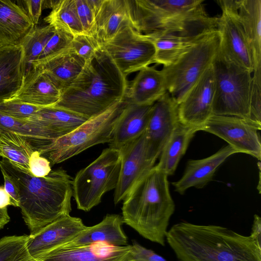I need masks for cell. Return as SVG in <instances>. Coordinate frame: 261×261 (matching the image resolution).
Segmentation results:
<instances>
[{"instance_id": "1", "label": "cell", "mask_w": 261, "mask_h": 261, "mask_svg": "<svg viewBox=\"0 0 261 261\" xmlns=\"http://www.w3.org/2000/svg\"><path fill=\"white\" fill-rule=\"evenodd\" d=\"M166 241L178 261H261V244L221 226L180 222Z\"/></svg>"}, {"instance_id": "2", "label": "cell", "mask_w": 261, "mask_h": 261, "mask_svg": "<svg viewBox=\"0 0 261 261\" xmlns=\"http://www.w3.org/2000/svg\"><path fill=\"white\" fill-rule=\"evenodd\" d=\"M3 169L13 179L19 192V207L31 233L71 211L72 177L63 169L51 171L37 177L6 159L0 161Z\"/></svg>"}, {"instance_id": "3", "label": "cell", "mask_w": 261, "mask_h": 261, "mask_svg": "<svg viewBox=\"0 0 261 261\" xmlns=\"http://www.w3.org/2000/svg\"><path fill=\"white\" fill-rule=\"evenodd\" d=\"M128 82L101 49L86 63L55 107L89 119L124 98Z\"/></svg>"}, {"instance_id": "4", "label": "cell", "mask_w": 261, "mask_h": 261, "mask_svg": "<svg viewBox=\"0 0 261 261\" xmlns=\"http://www.w3.org/2000/svg\"><path fill=\"white\" fill-rule=\"evenodd\" d=\"M123 201V223L146 239L165 246L169 220L175 211L167 175L155 165Z\"/></svg>"}, {"instance_id": "5", "label": "cell", "mask_w": 261, "mask_h": 261, "mask_svg": "<svg viewBox=\"0 0 261 261\" xmlns=\"http://www.w3.org/2000/svg\"><path fill=\"white\" fill-rule=\"evenodd\" d=\"M133 28L149 35L158 32L198 37L217 30L218 17L206 13L203 0H128Z\"/></svg>"}, {"instance_id": "6", "label": "cell", "mask_w": 261, "mask_h": 261, "mask_svg": "<svg viewBox=\"0 0 261 261\" xmlns=\"http://www.w3.org/2000/svg\"><path fill=\"white\" fill-rule=\"evenodd\" d=\"M128 104L124 98L101 113L88 119L69 134L38 149L50 165L63 162L87 149L110 143L116 125Z\"/></svg>"}, {"instance_id": "7", "label": "cell", "mask_w": 261, "mask_h": 261, "mask_svg": "<svg viewBox=\"0 0 261 261\" xmlns=\"http://www.w3.org/2000/svg\"><path fill=\"white\" fill-rule=\"evenodd\" d=\"M212 66L215 81L213 115L249 121L252 73L228 60L219 50Z\"/></svg>"}, {"instance_id": "8", "label": "cell", "mask_w": 261, "mask_h": 261, "mask_svg": "<svg viewBox=\"0 0 261 261\" xmlns=\"http://www.w3.org/2000/svg\"><path fill=\"white\" fill-rule=\"evenodd\" d=\"M216 30L203 35L171 64L161 70L167 92L177 103L204 72L211 66L218 50Z\"/></svg>"}, {"instance_id": "9", "label": "cell", "mask_w": 261, "mask_h": 261, "mask_svg": "<svg viewBox=\"0 0 261 261\" xmlns=\"http://www.w3.org/2000/svg\"><path fill=\"white\" fill-rule=\"evenodd\" d=\"M121 166L119 149L108 148L85 168L80 170L72 179V196L77 208L90 211L97 205L102 196L115 189Z\"/></svg>"}, {"instance_id": "10", "label": "cell", "mask_w": 261, "mask_h": 261, "mask_svg": "<svg viewBox=\"0 0 261 261\" xmlns=\"http://www.w3.org/2000/svg\"><path fill=\"white\" fill-rule=\"evenodd\" d=\"M101 48L125 77L154 63L155 51L151 39L137 32L131 23L123 25Z\"/></svg>"}, {"instance_id": "11", "label": "cell", "mask_w": 261, "mask_h": 261, "mask_svg": "<svg viewBox=\"0 0 261 261\" xmlns=\"http://www.w3.org/2000/svg\"><path fill=\"white\" fill-rule=\"evenodd\" d=\"M217 2L222 12L217 24L219 51L232 63L253 73L252 60L239 18L237 0Z\"/></svg>"}, {"instance_id": "12", "label": "cell", "mask_w": 261, "mask_h": 261, "mask_svg": "<svg viewBox=\"0 0 261 261\" xmlns=\"http://www.w3.org/2000/svg\"><path fill=\"white\" fill-rule=\"evenodd\" d=\"M260 129L241 117L214 115L200 128L225 141L237 153L249 154L259 161L261 143L258 131Z\"/></svg>"}, {"instance_id": "13", "label": "cell", "mask_w": 261, "mask_h": 261, "mask_svg": "<svg viewBox=\"0 0 261 261\" xmlns=\"http://www.w3.org/2000/svg\"><path fill=\"white\" fill-rule=\"evenodd\" d=\"M215 83L211 65L178 104L179 122L200 130L201 127L213 115Z\"/></svg>"}, {"instance_id": "14", "label": "cell", "mask_w": 261, "mask_h": 261, "mask_svg": "<svg viewBox=\"0 0 261 261\" xmlns=\"http://www.w3.org/2000/svg\"><path fill=\"white\" fill-rule=\"evenodd\" d=\"M119 149L121 166L115 189V204L123 200L133 186L155 166V162L149 154L145 133Z\"/></svg>"}, {"instance_id": "15", "label": "cell", "mask_w": 261, "mask_h": 261, "mask_svg": "<svg viewBox=\"0 0 261 261\" xmlns=\"http://www.w3.org/2000/svg\"><path fill=\"white\" fill-rule=\"evenodd\" d=\"M178 105L167 92L153 103L145 132L150 158L155 161L179 123Z\"/></svg>"}, {"instance_id": "16", "label": "cell", "mask_w": 261, "mask_h": 261, "mask_svg": "<svg viewBox=\"0 0 261 261\" xmlns=\"http://www.w3.org/2000/svg\"><path fill=\"white\" fill-rule=\"evenodd\" d=\"M86 227L80 218L70 215L61 217L36 233L28 235L26 243L28 252L34 261L69 242Z\"/></svg>"}, {"instance_id": "17", "label": "cell", "mask_w": 261, "mask_h": 261, "mask_svg": "<svg viewBox=\"0 0 261 261\" xmlns=\"http://www.w3.org/2000/svg\"><path fill=\"white\" fill-rule=\"evenodd\" d=\"M34 261H134L130 245L115 246L98 242L89 245L56 248Z\"/></svg>"}, {"instance_id": "18", "label": "cell", "mask_w": 261, "mask_h": 261, "mask_svg": "<svg viewBox=\"0 0 261 261\" xmlns=\"http://www.w3.org/2000/svg\"><path fill=\"white\" fill-rule=\"evenodd\" d=\"M236 153L228 145L206 158L189 160L181 177L172 183L174 191L182 195L191 187L203 188L212 180L218 168L228 158Z\"/></svg>"}, {"instance_id": "19", "label": "cell", "mask_w": 261, "mask_h": 261, "mask_svg": "<svg viewBox=\"0 0 261 261\" xmlns=\"http://www.w3.org/2000/svg\"><path fill=\"white\" fill-rule=\"evenodd\" d=\"M167 92L166 81L161 70L148 66L138 71L127 85L124 97L129 103L152 105Z\"/></svg>"}, {"instance_id": "20", "label": "cell", "mask_w": 261, "mask_h": 261, "mask_svg": "<svg viewBox=\"0 0 261 261\" xmlns=\"http://www.w3.org/2000/svg\"><path fill=\"white\" fill-rule=\"evenodd\" d=\"M61 90L42 70L35 69L23 79L20 88L11 99L40 108L55 106Z\"/></svg>"}, {"instance_id": "21", "label": "cell", "mask_w": 261, "mask_h": 261, "mask_svg": "<svg viewBox=\"0 0 261 261\" xmlns=\"http://www.w3.org/2000/svg\"><path fill=\"white\" fill-rule=\"evenodd\" d=\"M123 221L120 215L108 214L99 223L87 227L69 242L59 248L89 245L98 242L115 246L127 245V237L122 230Z\"/></svg>"}, {"instance_id": "22", "label": "cell", "mask_w": 261, "mask_h": 261, "mask_svg": "<svg viewBox=\"0 0 261 261\" xmlns=\"http://www.w3.org/2000/svg\"><path fill=\"white\" fill-rule=\"evenodd\" d=\"M237 4L252 60V76L261 79V0H237Z\"/></svg>"}, {"instance_id": "23", "label": "cell", "mask_w": 261, "mask_h": 261, "mask_svg": "<svg viewBox=\"0 0 261 261\" xmlns=\"http://www.w3.org/2000/svg\"><path fill=\"white\" fill-rule=\"evenodd\" d=\"M127 23H131L128 0H101L94 15L93 36L101 45Z\"/></svg>"}, {"instance_id": "24", "label": "cell", "mask_w": 261, "mask_h": 261, "mask_svg": "<svg viewBox=\"0 0 261 261\" xmlns=\"http://www.w3.org/2000/svg\"><path fill=\"white\" fill-rule=\"evenodd\" d=\"M153 105L140 106L128 103L116 125L109 147L119 149L143 134Z\"/></svg>"}, {"instance_id": "25", "label": "cell", "mask_w": 261, "mask_h": 261, "mask_svg": "<svg viewBox=\"0 0 261 261\" xmlns=\"http://www.w3.org/2000/svg\"><path fill=\"white\" fill-rule=\"evenodd\" d=\"M35 25L22 8L10 0H0V43L18 45Z\"/></svg>"}, {"instance_id": "26", "label": "cell", "mask_w": 261, "mask_h": 261, "mask_svg": "<svg viewBox=\"0 0 261 261\" xmlns=\"http://www.w3.org/2000/svg\"><path fill=\"white\" fill-rule=\"evenodd\" d=\"M85 64L71 47L49 59L36 67L43 71L62 92L77 77Z\"/></svg>"}, {"instance_id": "27", "label": "cell", "mask_w": 261, "mask_h": 261, "mask_svg": "<svg viewBox=\"0 0 261 261\" xmlns=\"http://www.w3.org/2000/svg\"><path fill=\"white\" fill-rule=\"evenodd\" d=\"M88 119L55 106L41 108L28 121L44 128L54 141L74 130Z\"/></svg>"}, {"instance_id": "28", "label": "cell", "mask_w": 261, "mask_h": 261, "mask_svg": "<svg viewBox=\"0 0 261 261\" xmlns=\"http://www.w3.org/2000/svg\"><path fill=\"white\" fill-rule=\"evenodd\" d=\"M22 58L20 45H3L0 49V101L11 98L20 88Z\"/></svg>"}, {"instance_id": "29", "label": "cell", "mask_w": 261, "mask_h": 261, "mask_svg": "<svg viewBox=\"0 0 261 261\" xmlns=\"http://www.w3.org/2000/svg\"><path fill=\"white\" fill-rule=\"evenodd\" d=\"M146 35L151 39L154 45V63L165 66L174 62L204 35L190 37L175 33L158 32Z\"/></svg>"}, {"instance_id": "30", "label": "cell", "mask_w": 261, "mask_h": 261, "mask_svg": "<svg viewBox=\"0 0 261 261\" xmlns=\"http://www.w3.org/2000/svg\"><path fill=\"white\" fill-rule=\"evenodd\" d=\"M198 131L197 128L179 122L163 148L159 162L155 166L168 176L173 174L191 140Z\"/></svg>"}, {"instance_id": "31", "label": "cell", "mask_w": 261, "mask_h": 261, "mask_svg": "<svg viewBox=\"0 0 261 261\" xmlns=\"http://www.w3.org/2000/svg\"><path fill=\"white\" fill-rule=\"evenodd\" d=\"M55 31V29L48 24L43 27L36 25L21 40L19 45L22 49L21 67L23 79L34 71V63Z\"/></svg>"}, {"instance_id": "32", "label": "cell", "mask_w": 261, "mask_h": 261, "mask_svg": "<svg viewBox=\"0 0 261 261\" xmlns=\"http://www.w3.org/2000/svg\"><path fill=\"white\" fill-rule=\"evenodd\" d=\"M2 132L21 135L31 143L35 150L54 141L49 134L37 124L17 119L0 112V132Z\"/></svg>"}, {"instance_id": "33", "label": "cell", "mask_w": 261, "mask_h": 261, "mask_svg": "<svg viewBox=\"0 0 261 261\" xmlns=\"http://www.w3.org/2000/svg\"><path fill=\"white\" fill-rule=\"evenodd\" d=\"M35 149L25 138L10 132H0V156L30 172L29 160Z\"/></svg>"}, {"instance_id": "34", "label": "cell", "mask_w": 261, "mask_h": 261, "mask_svg": "<svg viewBox=\"0 0 261 261\" xmlns=\"http://www.w3.org/2000/svg\"><path fill=\"white\" fill-rule=\"evenodd\" d=\"M44 21L55 29L72 36L85 34L78 17L75 0H58Z\"/></svg>"}, {"instance_id": "35", "label": "cell", "mask_w": 261, "mask_h": 261, "mask_svg": "<svg viewBox=\"0 0 261 261\" xmlns=\"http://www.w3.org/2000/svg\"><path fill=\"white\" fill-rule=\"evenodd\" d=\"M28 235L11 236L0 239V261H33L26 248Z\"/></svg>"}, {"instance_id": "36", "label": "cell", "mask_w": 261, "mask_h": 261, "mask_svg": "<svg viewBox=\"0 0 261 261\" xmlns=\"http://www.w3.org/2000/svg\"><path fill=\"white\" fill-rule=\"evenodd\" d=\"M55 31L33 64V69L49 59L70 47L73 36L60 30Z\"/></svg>"}, {"instance_id": "37", "label": "cell", "mask_w": 261, "mask_h": 261, "mask_svg": "<svg viewBox=\"0 0 261 261\" xmlns=\"http://www.w3.org/2000/svg\"><path fill=\"white\" fill-rule=\"evenodd\" d=\"M70 47L86 63L94 58L101 44L93 36L82 34L73 36Z\"/></svg>"}, {"instance_id": "38", "label": "cell", "mask_w": 261, "mask_h": 261, "mask_svg": "<svg viewBox=\"0 0 261 261\" xmlns=\"http://www.w3.org/2000/svg\"><path fill=\"white\" fill-rule=\"evenodd\" d=\"M41 108L11 98L0 101L1 112L19 120H28Z\"/></svg>"}, {"instance_id": "39", "label": "cell", "mask_w": 261, "mask_h": 261, "mask_svg": "<svg viewBox=\"0 0 261 261\" xmlns=\"http://www.w3.org/2000/svg\"><path fill=\"white\" fill-rule=\"evenodd\" d=\"M249 121L261 129V80L252 77Z\"/></svg>"}, {"instance_id": "40", "label": "cell", "mask_w": 261, "mask_h": 261, "mask_svg": "<svg viewBox=\"0 0 261 261\" xmlns=\"http://www.w3.org/2000/svg\"><path fill=\"white\" fill-rule=\"evenodd\" d=\"M77 13L85 34L93 36L94 14L88 6L86 0H75Z\"/></svg>"}, {"instance_id": "41", "label": "cell", "mask_w": 261, "mask_h": 261, "mask_svg": "<svg viewBox=\"0 0 261 261\" xmlns=\"http://www.w3.org/2000/svg\"><path fill=\"white\" fill-rule=\"evenodd\" d=\"M50 164L45 158L40 155L37 150H35L29 160L30 172L34 176L43 177L51 171Z\"/></svg>"}, {"instance_id": "42", "label": "cell", "mask_w": 261, "mask_h": 261, "mask_svg": "<svg viewBox=\"0 0 261 261\" xmlns=\"http://www.w3.org/2000/svg\"><path fill=\"white\" fill-rule=\"evenodd\" d=\"M130 246L134 261H167L154 251L143 247L136 241H134Z\"/></svg>"}, {"instance_id": "43", "label": "cell", "mask_w": 261, "mask_h": 261, "mask_svg": "<svg viewBox=\"0 0 261 261\" xmlns=\"http://www.w3.org/2000/svg\"><path fill=\"white\" fill-rule=\"evenodd\" d=\"M42 2L43 0H19L16 2L35 26L38 24L41 14Z\"/></svg>"}, {"instance_id": "44", "label": "cell", "mask_w": 261, "mask_h": 261, "mask_svg": "<svg viewBox=\"0 0 261 261\" xmlns=\"http://www.w3.org/2000/svg\"><path fill=\"white\" fill-rule=\"evenodd\" d=\"M4 180V189L10 196L11 205L19 207V198L17 187L13 179L3 169H1Z\"/></svg>"}, {"instance_id": "45", "label": "cell", "mask_w": 261, "mask_h": 261, "mask_svg": "<svg viewBox=\"0 0 261 261\" xmlns=\"http://www.w3.org/2000/svg\"><path fill=\"white\" fill-rule=\"evenodd\" d=\"M250 236L259 244H261V219L257 215H254V216Z\"/></svg>"}, {"instance_id": "46", "label": "cell", "mask_w": 261, "mask_h": 261, "mask_svg": "<svg viewBox=\"0 0 261 261\" xmlns=\"http://www.w3.org/2000/svg\"><path fill=\"white\" fill-rule=\"evenodd\" d=\"M8 205H11L10 197L5 191L4 187L0 186V208L7 207Z\"/></svg>"}, {"instance_id": "47", "label": "cell", "mask_w": 261, "mask_h": 261, "mask_svg": "<svg viewBox=\"0 0 261 261\" xmlns=\"http://www.w3.org/2000/svg\"><path fill=\"white\" fill-rule=\"evenodd\" d=\"M10 220L7 208H0V229H2Z\"/></svg>"}, {"instance_id": "48", "label": "cell", "mask_w": 261, "mask_h": 261, "mask_svg": "<svg viewBox=\"0 0 261 261\" xmlns=\"http://www.w3.org/2000/svg\"><path fill=\"white\" fill-rule=\"evenodd\" d=\"M58 0H43L42 9H53L57 3Z\"/></svg>"}, {"instance_id": "49", "label": "cell", "mask_w": 261, "mask_h": 261, "mask_svg": "<svg viewBox=\"0 0 261 261\" xmlns=\"http://www.w3.org/2000/svg\"><path fill=\"white\" fill-rule=\"evenodd\" d=\"M3 46V45L0 43V49L1 48V47H2Z\"/></svg>"}]
</instances>
